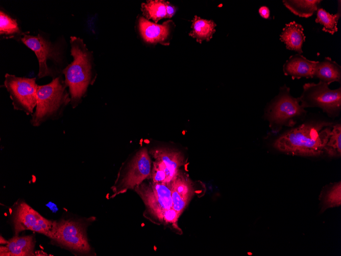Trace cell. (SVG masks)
<instances>
[{
  "label": "cell",
  "instance_id": "6",
  "mask_svg": "<svg viewBox=\"0 0 341 256\" xmlns=\"http://www.w3.org/2000/svg\"><path fill=\"white\" fill-rule=\"evenodd\" d=\"M134 190L144 203V216L162 224L166 211L173 208L170 182H142Z\"/></svg>",
  "mask_w": 341,
  "mask_h": 256
},
{
  "label": "cell",
  "instance_id": "21",
  "mask_svg": "<svg viewBox=\"0 0 341 256\" xmlns=\"http://www.w3.org/2000/svg\"><path fill=\"white\" fill-rule=\"evenodd\" d=\"M321 2L320 0H284L283 3L295 15L308 18L316 13Z\"/></svg>",
  "mask_w": 341,
  "mask_h": 256
},
{
  "label": "cell",
  "instance_id": "10",
  "mask_svg": "<svg viewBox=\"0 0 341 256\" xmlns=\"http://www.w3.org/2000/svg\"><path fill=\"white\" fill-rule=\"evenodd\" d=\"M13 223L16 236L25 230H30L52 238L55 221L46 219L25 202L16 209Z\"/></svg>",
  "mask_w": 341,
  "mask_h": 256
},
{
  "label": "cell",
  "instance_id": "8",
  "mask_svg": "<svg viewBox=\"0 0 341 256\" xmlns=\"http://www.w3.org/2000/svg\"><path fill=\"white\" fill-rule=\"evenodd\" d=\"M36 78L17 77L6 73L4 86L9 94L14 109L32 115L37 105Z\"/></svg>",
  "mask_w": 341,
  "mask_h": 256
},
{
  "label": "cell",
  "instance_id": "12",
  "mask_svg": "<svg viewBox=\"0 0 341 256\" xmlns=\"http://www.w3.org/2000/svg\"><path fill=\"white\" fill-rule=\"evenodd\" d=\"M151 153L155 159L153 167L164 172L167 182H172L183 164L184 157L182 153L166 148L155 149L152 150Z\"/></svg>",
  "mask_w": 341,
  "mask_h": 256
},
{
  "label": "cell",
  "instance_id": "4",
  "mask_svg": "<svg viewBox=\"0 0 341 256\" xmlns=\"http://www.w3.org/2000/svg\"><path fill=\"white\" fill-rule=\"evenodd\" d=\"M67 88L63 75L47 84L38 85L36 109L30 120L32 126L39 127L48 121L62 117L71 102Z\"/></svg>",
  "mask_w": 341,
  "mask_h": 256
},
{
  "label": "cell",
  "instance_id": "9",
  "mask_svg": "<svg viewBox=\"0 0 341 256\" xmlns=\"http://www.w3.org/2000/svg\"><path fill=\"white\" fill-rule=\"evenodd\" d=\"M84 225L72 220L55 221L52 239L73 250L83 253L90 251Z\"/></svg>",
  "mask_w": 341,
  "mask_h": 256
},
{
  "label": "cell",
  "instance_id": "15",
  "mask_svg": "<svg viewBox=\"0 0 341 256\" xmlns=\"http://www.w3.org/2000/svg\"><path fill=\"white\" fill-rule=\"evenodd\" d=\"M316 62L297 54L290 56L285 61L283 71L285 75L289 76L293 79L313 78Z\"/></svg>",
  "mask_w": 341,
  "mask_h": 256
},
{
  "label": "cell",
  "instance_id": "1",
  "mask_svg": "<svg viewBox=\"0 0 341 256\" xmlns=\"http://www.w3.org/2000/svg\"><path fill=\"white\" fill-rule=\"evenodd\" d=\"M332 126V123L323 121L304 123L280 136L273 147L288 154L318 156L325 152Z\"/></svg>",
  "mask_w": 341,
  "mask_h": 256
},
{
  "label": "cell",
  "instance_id": "20",
  "mask_svg": "<svg viewBox=\"0 0 341 256\" xmlns=\"http://www.w3.org/2000/svg\"><path fill=\"white\" fill-rule=\"evenodd\" d=\"M192 30L189 35L201 43L203 40L209 41L215 32L216 24L213 20L202 19L195 16L192 21Z\"/></svg>",
  "mask_w": 341,
  "mask_h": 256
},
{
  "label": "cell",
  "instance_id": "23",
  "mask_svg": "<svg viewBox=\"0 0 341 256\" xmlns=\"http://www.w3.org/2000/svg\"><path fill=\"white\" fill-rule=\"evenodd\" d=\"M168 2L164 1H149L142 4L143 15L156 23L159 20L166 18V6Z\"/></svg>",
  "mask_w": 341,
  "mask_h": 256
},
{
  "label": "cell",
  "instance_id": "26",
  "mask_svg": "<svg viewBox=\"0 0 341 256\" xmlns=\"http://www.w3.org/2000/svg\"><path fill=\"white\" fill-rule=\"evenodd\" d=\"M259 13L261 17L267 19L270 17V12L269 9L266 6H262L259 9Z\"/></svg>",
  "mask_w": 341,
  "mask_h": 256
},
{
  "label": "cell",
  "instance_id": "25",
  "mask_svg": "<svg viewBox=\"0 0 341 256\" xmlns=\"http://www.w3.org/2000/svg\"><path fill=\"white\" fill-rule=\"evenodd\" d=\"M322 195V212L341 204V182L333 184Z\"/></svg>",
  "mask_w": 341,
  "mask_h": 256
},
{
  "label": "cell",
  "instance_id": "19",
  "mask_svg": "<svg viewBox=\"0 0 341 256\" xmlns=\"http://www.w3.org/2000/svg\"><path fill=\"white\" fill-rule=\"evenodd\" d=\"M23 32L17 19L4 9L0 10V36L2 39H12L21 42Z\"/></svg>",
  "mask_w": 341,
  "mask_h": 256
},
{
  "label": "cell",
  "instance_id": "24",
  "mask_svg": "<svg viewBox=\"0 0 341 256\" xmlns=\"http://www.w3.org/2000/svg\"><path fill=\"white\" fill-rule=\"evenodd\" d=\"M325 152L330 156L340 157L341 155V125H333L329 139L325 147Z\"/></svg>",
  "mask_w": 341,
  "mask_h": 256
},
{
  "label": "cell",
  "instance_id": "18",
  "mask_svg": "<svg viewBox=\"0 0 341 256\" xmlns=\"http://www.w3.org/2000/svg\"><path fill=\"white\" fill-rule=\"evenodd\" d=\"M329 85L333 82H341V67L330 57H326L322 61H316L314 66L313 78Z\"/></svg>",
  "mask_w": 341,
  "mask_h": 256
},
{
  "label": "cell",
  "instance_id": "13",
  "mask_svg": "<svg viewBox=\"0 0 341 256\" xmlns=\"http://www.w3.org/2000/svg\"><path fill=\"white\" fill-rule=\"evenodd\" d=\"M171 193L173 208L180 217L193 194L191 182L187 175L179 172L171 182Z\"/></svg>",
  "mask_w": 341,
  "mask_h": 256
},
{
  "label": "cell",
  "instance_id": "5",
  "mask_svg": "<svg viewBox=\"0 0 341 256\" xmlns=\"http://www.w3.org/2000/svg\"><path fill=\"white\" fill-rule=\"evenodd\" d=\"M306 113L299 98L293 97L290 94L289 88L284 85L266 108L265 115L272 131L277 133L283 126H293Z\"/></svg>",
  "mask_w": 341,
  "mask_h": 256
},
{
  "label": "cell",
  "instance_id": "22",
  "mask_svg": "<svg viewBox=\"0 0 341 256\" xmlns=\"http://www.w3.org/2000/svg\"><path fill=\"white\" fill-rule=\"evenodd\" d=\"M337 12L335 14H330L326 10L319 7L316 12L315 22L322 25V30L333 35L338 31L337 23L341 16L340 1H338Z\"/></svg>",
  "mask_w": 341,
  "mask_h": 256
},
{
  "label": "cell",
  "instance_id": "16",
  "mask_svg": "<svg viewBox=\"0 0 341 256\" xmlns=\"http://www.w3.org/2000/svg\"><path fill=\"white\" fill-rule=\"evenodd\" d=\"M302 26L295 21L285 25L280 35V40L283 42L287 49L301 54L303 53L302 46L306 37Z\"/></svg>",
  "mask_w": 341,
  "mask_h": 256
},
{
  "label": "cell",
  "instance_id": "17",
  "mask_svg": "<svg viewBox=\"0 0 341 256\" xmlns=\"http://www.w3.org/2000/svg\"><path fill=\"white\" fill-rule=\"evenodd\" d=\"M34 246L32 236H15L8 241L6 246H1V255H34Z\"/></svg>",
  "mask_w": 341,
  "mask_h": 256
},
{
  "label": "cell",
  "instance_id": "3",
  "mask_svg": "<svg viewBox=\"0 0 341 256\" xmlns=\"http://www.w3.org/2000/svg\"><path fill=\"white\" fill-rule=\"evenodd\" d=\"M70 55L72 61L63 69L65 83L68 88L72 108H75L85 95L89 85L94 79L93 55L82 39L70 37Z\"/></svg>",
  "mask_w": 341,
  "mask_h": 256
},
{
  "label": "cell",
  "instance_id": "14",
  "mask_svg": "<svg viewBox=\"0 0 341 256\" xmlns=\"http://www.w3.org/2000/svg\"><path fill=\"white\" fill-rule=\"evenodd\" d=\"M172 20H167L159 25L149 21L143 17L139 20V28L143 39L151 43H160L163 44H168L167 41L172 28Z\"/></svg>",
  "mask_w": 341,
  "mask_h": 256
},
{
  "label": "cell",
  "instance_id": "7",
  "mask_svg": "<svg viewBox=\"0 0 341 256\" xmlns=\"http://www.w3.org/2000/svg\"><path fill=\"white\" fill-rule=\"evenodd\" d=\"M299 98L303 108L318 107L329 117H337L341 110V88L331 89L328 85L319 81L318 83H307L303 87Z\"/></svg>",
  "mask_w": 341,
  "mask_h": 256
},
{
  "label": "cell",
  "instance_id": "2",
  "mask_svg": "<svg viewBox=\"0 0 341 256\" xmlns=\"http://www.w3.org/2000/svg\"><path fill=\"white\" fill-rule=\"evenodd\" d=\"M21 42L35 54L39 64L38 78L50 77L52 79L62 75L67 62V43L59 37L52 40L49 35L41 31L36 35L26 32Z\"/></svg>",
  "mask_w": 341,
  "mask_h": 256
},
{
  "label": "cell",
  "instance_id": "11",
  "mask_svg": "<svg viewBox=\"0 0 341 256\" xmlns=\"http://www.w3.org/2000/svg\"><path fill=\"white\" fill-rule=\"evenodd\" d=\"M152 161L147 149L140 150L131 160L126 173L114 189L116 194L134 189L151 176Z\"/></svg>",
  "mask_w": 341,
  "mask_h": 256
},
{
  "label": "cell",
  "instance_id": "27",
  "mask_svg": "<svg viewBox=\"0 0 341 256\" xmlns=\"http://www.w3.org/2000/svg\"><path fill=\"white\" fill-rule=\"evenodd\" d=\"M176 9L175 6L170 5L168 2L166 6V18H171L175 13Z\"/></svg>",
  "mask_w": 341,
  "mask_h": 256
}]
</instances>
